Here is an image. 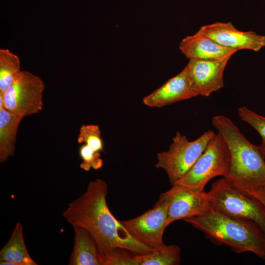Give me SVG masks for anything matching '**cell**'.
<instances>
[{
	"instance_id": "1",
	"label": "cell",
	"mask_w": 265,
	"mask_h": 265,
	"mask_svg": "<svg viewBox=\"0 0 265 265\" xmlns=\"http://www.w3.org/2000/svg\"><path fill=\"white\" fill-rule=\"evenodd\" d=\"M108 187L100 179L91 181L85 192L68 205L63 215L73 226L86 230L95 241L102 259L123 249L138 254L153 249L136 240L110 211L106 201Z\"/></svg>"
},
{
	"instance_id": "2",
	"label": "cell",
	"mask_w": 265,
	"mask_h": 265,
	"mask_svg": "<svg viewBox=\"0 0 265 265\" xmlns=\"http://www.w3.org/2000/svg\"><path fill=\"white\" fill-rule=\"evenodd\" d=\"M212 243L237 253L250 252L265 260V232L255 223L235 218L210 206L202 214L184 219Z\"/></svg>"
},
{
	"instance_id": "3",
	"label": "cell",
	"mask_w": 265,
	"mask_h": 265,
	"mask_svg": "<svg viewBox=\"0 0 265 265\" xmlns=\"http://www.w3.org/2000/svg\"><path fill=\"white\" fill-rule=\"evenodd\" d=\"M212 122L230 154L229 174L225 178L252 186H265V159L258 146L250 142L228 117L215 115Z\"/></svg>"
},
{
	"instance_id": "4",
	"label": "cell",
	"mask_w": 265,
	"mask_h": 265,
	"mask_svg": "<svg viewBox=\"0 0 265 265\" xmlns=\"http://www.w3.org/2000/svg\"><path fill=\"white\" fill-rule=\"evenodd\" d=\"M210 206L228 216L255 223L265 232V207L224 177L214 182L207 192Z\"/></svg>"
},
{
	"instance_id": "5",
	"label": "cell",
	"mask_w": 265,
	"mask_h": 265,
	"mask_svg": "<svg viewBox=\"0 0 265 265\" xmlns=\"http://www.w3.org/2000/svg\"><path fill=\"white\" fill-rule=\"evenodd\" d=\"M230 162L228 146L217 132L190 169L174 185L183 186L197 192L203 191L206 184L212 178L228 176Z\"/></svg>"
},
{
	"instance_id": "6",
	"label": "cell",
	"mask_w": 265,
	"mask_h": 265,
	"mask_svg": "<svg viewBox=\"0 0 265 265\" xmlns=\"http://www.w3.org/2000/svg\"><path fill=\"white\" fill-rule=\"evenodd\" d=\"M215 133L209 130L197 139L189 141L178 132L168 149L157 155V168L163 170L173 186L190 169L204 152Z\"/></svg>"
},
{
	"instance_id": "7",
	"label": "cell",
	"mask_w": 265,
	"mask_h": 265,
	"mask_svg": "<svg viewBox=\"0 0 265 265\" xmlns=\"http://www.w3.org/2000/svg\"><path fill=\"white\" fill-rule=\"evenodd\" d=\"M45 86L38 76L22 71L18 79L1 95L4 107L24 118L41 111Z\"/></svg>"
},
{
	"instance_id": "8",
	"label": "cell",
	"mask_w": 265,
	"mask_h": 265,
	"mask_svg": "<svg viewBox=\"0 0 265 265\" xmlns=\"http://www.w3.org/2000/svg\"><path fill=\"white\" fill-rule=\"evenodd\" d=\"M169 197L167 192L160 194L154 207L131 219L120 221L129 233L138 241L153 249L164 244V232L167 223Z\"/></svg>"
},
{
	"instance_id": "9",
	"label": "cell",
	"mask_w": 265,
	"mask_h": 265,
	"mask_svg": "<svg viewBox=\"0 0 265 265\" xmlns=\"http://www.w3.org/2000/svg\"><path fill=\"white\" fill-rule=\"evenodd\" d=\"M198 31L219 44L237 51L258 52L265 47V35L252 31H240L231 22H217L203 26Z\"/></svg>"
},
{
	"instance_id": "10",
	"label": "cell",
	"mask_w": 265,
	"mask_h": 265,
	"mask_svg": "<svg viewBox=\"0 0 265 265\" xmlns=\"http://www.w3.org/2000/svg\"><path fill=\"white\" fill-rule=\"evenodd\" d=\"M169 197L167 223L202 214L210 207L207 192H197L175 185L166 191Z\"/></svg>"
},
{
	"instance_id": "11",
	"label": "cell",
	"mask_w": 265,
	"mask_h": 265,
	"mask_svg": "<svg viewBox=\"0 0 265 265\" xmlns=\"http://www.w3.org/2000/svg\"><path fill=\"white\" fill-rule=\"evenodd\" d=\"M231 57L215 60H189L186 67L198 96L209 97L224 86V72Z\"/></svg>"
},
{
	"instance_id": "12",
	"label": "cell",
	"mask_w": 265,
	"mask_h": 265,
	"mask_svg": "<svg viewBox=\"0 0 265 265\" xmlns=\"http://www.w3.org/2000/svg\"><path fill=\"white\" fill-rule=\"evenodd\" d=\"M197 96L186 66L178 74L145 97L143 103L149 107H161Z\"/></svg>"
},
{
	"instance_id": "13",
	"label": "cell",
	"mask_w": 265,
	"mask_h": 265,
	"mask_svg": "<svg viewBox=\"0 0 265 265\" xmlns=\"http://www.w3.org/2000/svg\"><path fill=\"white\" fill-rule=\"evenodd\" d=\"M179 49L189 60L220 59L238 51L219 44L199 31L183 38Z\"/></svg>"
},
{
	"instance_id": "14",
	"label": "cell",
	"mask_w": 265,
	"mask_h": 265,
	"mask_svg": "<svg viewBox=\"0 0 265 265\" xmlns=\"http://www.w3.org/2000/svg\"><path fill=\"white\" fill-rule=\"evenodd\" d=\"M74 242L69 265H103L97 245L84 228L74 226Z\"/></svg>"
},
{
	"instance_id": "15",
	"label": "cell",
	"mask_w": 265,
	"mask_h": 265,
	"mask_svg": "<svg viewBox=\"0 0 265 265\" xmlns=\"http://www.w3.org/2000/svg\"><path fill=\"white\" fill-rule=\"evenodd\" d=\"M0 265H37L26 247L22 224L18 222L0 251Z\"/></svg>"
},
{
	"instance_id": "16",
	"label": "cell",
	"mask_w": 265,
	"mask_h": 265,
	"mask_svg": "<svg viewBox=\"0 0 265 265\" xmlns=\"http://www.w3.org/2000/svg\"><path fill=\"white\" fill-rule=\"evenodd\" d=\"M23 118L0 108V162L6 161L14 154L18 128Z\"/></svg>"
},
{
	"instance_id": "17",
	"label": "cell",
	"mask_w": 265,
	"mask_h": 265,
	"mask_svg": "<svg viewBox=\"0 0 265 265\" xmlns=\"http://www.w3.org/2000/svg\"><path fill=\"white\" fill-rule=\"evenodd\" d=\"M181 250L176 245L164 244L149 253L136 255L137 265H177L181 261Z\"/></svg>"
},
{
	"instance_id": "18",
	"label": "cell",
	"mask_w": 265,
	"mask_h": 265,
	"mask_svg": "<svg viewBox=\"0 0 265 265\" xmlns=\"http://www.w3.org/2000/svg\"><path fill=\"white\" fill-rule=\"evenodd\" d=\"M22 71L20 59L8 49L0 50V94L2 95L18 79Z\"/></svg>"
},
{
	"instance_id": "19",
	"label": "cell",
	"mask_w": 265,
	"mask_h": 265,
	"mask_svg": "<svg viewBox=\"0 0 265 265\" xmlns=\"http://www.w3.org/2000/svg\"><path fill=\"white\" fill-rule=\"evenodd\" d=\"M238 112L240 118L253 127L261 136L262 143L258 148L265 159V117L245 106L239 107Z\"/></svg>"
},
{
	"instance_id": "20",
	"label": "cell",
	"mask_w": 265,
	"mask_h": 265,
	"mask_svg": "<svg viewBox=\"0 0 265 265\" xmlns=\"http://www.w3.org/2000/svg\"><path fill=\"white\" fill-rule=\"evenodd\" d=\"M77 141L78 143L87 145L95 151L100 152L104 151L101 131L99 126L97 125H81Z\"/></svg>"
},
{
	"instance_id": "21",
	"label": "cell",
	"mask_w": 265,
	"mask_h": 265,
	"mask_svg": "<svg viewBox=\"0 0 265 265\" xmlns=\"http://www.w3.org/2000/svg\"><path fill=\"white\" fill-rule=\"evenodd\" d=\"M79 154L82 160L80 167L83 170L88 171L91 168L98 170L102 167L103 161L100 152L95 151L87 145H81Z\"/></svg>"
},
{
	"instance_id": "22",
	"label": "cell",
	"mask_w": 265,
	"mask_h": 265,
	"mask_svg": "<svg viewBox=\"0 0 265 265\" xmlns=\"http://www.w3.org/2000/svg\"><path fill=\"white\" fill-rule=\"evenodd\" d=\"M136 254L126 249H118L105 260L103 265H137Z\"/></svg>"
},
{
	"instance_id": "23",
	"label": "cell",
	"mask_w": 265,
	"mask_h": 265,
	"mask_svg": "<svg viewBox=\"0 0 265 265\" xmlns=\"http://www.w3.org/2000/svg\"><path fill=\"white\" fill-rule=\"evenodd\" d=\"M227 180L231 184L239 190L258 199L265 207V185L252 186L235 181Z\"/></svg>"
}]
</instances>
